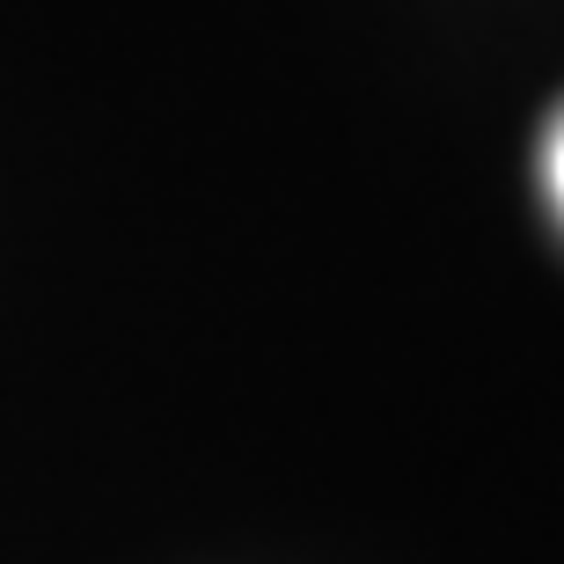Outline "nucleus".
Listing matches in <instances>:
<instances>
[{
    "instance_id": "obj_1",
    "label": "nucleus",
    "mask_w": 564,
    "mask_h": 564,
    "mask_svg": "<svg viewBox=\"0 0 564 564\" xmlns=\"http://www.w3.org/2000/svg\"><path fill=\"white\" fill-rule=\"evenodd\" d=\"M550 191H557V213H564V118L550 132Z\"/></svg>"
}]
</instances>
